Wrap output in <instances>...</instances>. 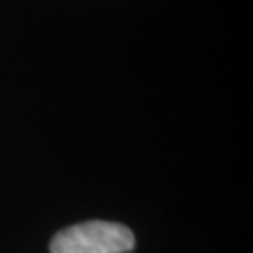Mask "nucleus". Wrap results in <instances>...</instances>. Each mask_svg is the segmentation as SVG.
Listing matches in <instances>:
<instances>
[{
  "instance_id": "f257e3e1",
  "label": "nucleus",
  "mask_w": 253,
  "mask_h": 253,
  "mask_svg": "<svg viewBox=\"0 0 253 253\" xmlns=\"http://www.w3.org/2000/svg\"><path fill=\"white\" fill-rule=\"evenodd\" d=\"M135 236L126 225L113 221H84L66 227L51 240V253H127Z\"/></svg>"
}]
</instances>
